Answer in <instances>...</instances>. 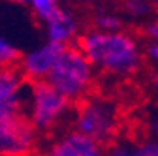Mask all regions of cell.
I'll return each instance as SVG.
<instances>
[{
    "label": "cell",
    "instance_id": "e0dca14e",
    "mask_svg": "<svg viewBox=\"0 0 158 156\" xmlns=\"http://www.w3.org/2000/svg\"><path fill=\"white\" fill-rule=\"evenodd\" d=\"M11 2H19V4H32V6H36L38 2H40V0H11Z\"/></svg>",
    "mask_w": 158,
    "mask_h": 156
},
{
    "label": "cell",
    "instance_id": "8fae6325",
    "mask_svg": "<svg viewBox=\"0 0 158 156\" xmlns=\"http://www.w3.org/2000/svg\"><path fill=\"white\" fill-rule=\"evenodd\" d=\"M106 156H139V147H135L132 143H117L109 147Z\"/></svg>",
    "mask_w": 158,
    "mask_h": 156
},
{
    "label": "cell",
    "instance_id": "9c48e42d",
    "mask_svg": "<svg viewBox=\"0 0 158 156\" xmlns=\"http://www.w3.org/2000/svg\"><path fill=\"white\" fill-rule=\"evenodd\" d=\"M75 19L64 11V10H58L56 15L51 19V21H47V34H49V42H56V43H64L68 40H72V38L75 36Z\"/></svg>",
    "mask_w": 158,
    "mask_h": 156
},
{
    "label": "cell",
    "instance_id": "7a4b0ae2",
    "mask_svg": "<svg viewBox=\"0 0 158 156\" xmlns=\"http://www.w3.org/2000/svg\"><path fill=\"white\" fill-rule=\"evenodd\" d=\"M47 81L68 100H79L92 83V64L77 47H66L58 56Z\"/></svg>",
    "mask_w": 158,
    "mask_h": 156
},
{
    "label": "cell",
    "instance_id": "4fadbf2b",
    "mask_svg": "<svg viewBox=\"0 0 158 156\" xmlns=\"http://www.w3.org/2000/svg\"><path fill=\"white\" fill-rule=\"evenodd\" d=\"M126 6H128V11L134 13V15H145V13L151 11L149 0H128Z\"/></svg>",
    "mask_w": 158,
    "mask_h": 156
},
{
    "label": "cell",
    "instance_id": "ba28073f",
    "mask_svg": "<svg viewBox=\"0 0 158 156\" xmlns=\"http://www.w3.org/2000/svg\"><path fill=\"white\" fill-rule=\"evenodd\" d=\"M45 156H106L102 145L81 132H70L51 145Z\"/></svg>",
    "mask_w": 158,
    "mask_h": 156
},
{
    "label": "cell",
    "instance_id": "3957f363",
    "mask_svg": "<svg viewBox=\"0 0 158 156\" xmlns=\"http://www.w3.org/2000/svg\"><path fill=\"white\" fill-rule=\"evenodd\" d=\"M77 132L96 143H109L117 133V109L104 100L83 102L77 109Z\"/></svg>",
    "mask_w": 158,
    "mask_h": 156
},
{
    "label": "cell",
    "instance_id": "6da1fadb",
    "mask_svg": "<svg viewBox=\"0 0 158 156\" xmlns=\"http://www.w3.org/2000/svg\"><path fill=\"white\" fill-rule=\"evenodd\" d=\"M79 49L90 64L115 75H132L141 62L137 42L124 32H89L79 40Z\"/></svg>",
    "mask_w": 158,
    "mask_h": 156
},
{
    "label": "cell",
    "instance_id": "277c9868",
    "mask_svg": "<svg viewBox=\"0 0 158 156\" xmlns=\"http://www.w3.org/2000/svg\"><path fill=\"white\" fill-rule=\"evenodd\" d=\"M32 115L30 119L38 130H49L64 117L70 107V102L64 94L58 92L49 81H32Z\"/></svg>",
    "mask_w": 158,
    "mask_h": 156
},
{
    "label": "cell",
    "instance_id": "2e32d148",
    "mask_svg": "<svg viewBox=\"0 0 158 156\" xmlns=\"http://www.w3.org/2000/svg\"><path fill=\"white\" fill-rule=\"evenodd\" d=\"M149 55L152 56V60H156V62H158V43L149 45Z\"/></svg>",
    "mask_w": 158,
    "mask_h": 156
},
{
    "label": "cell",
    "instance_id": "8992f818",
    "mask_svg": "<svg viewBox=\"0 0 158 156\" xmlns=\"http://www.w3.org/2000/svg\"><path fill=\"white\" fill-rule=\"evenodd\" d=\"M66 45L56 43V42H47L45 45L38 47L36 51L28 53L21 60V72L28 81H40L42 77H47L49 72L53 70L58 56L64 53Z\"/></svg>",
    "mask_w": 158,
    "mask_h": 156
},
{
    "label": "cell",
    "instance_id": "9a60e30c",
    "mask_svg": "<svg viewBox=\"0 0 158 156\" xmlns=\"http://www.w3.org/2000/svg\"><path fill=\"white\" fill-rule=\"evenodd\" d=\"M147 34L152 38V40L158 42V21H156V23H151V25L147 27Z\"/></svg>",
    "mask_w": 158,
    "mask_h": 156
},
{
    "label": "cell",
    "instance_id": "52a82bcc",
    "mask_svg": "<svg viewBox=\"0 0 158 156\" xmlns=\"http://www.w3.org/2000/svg\"><path fill=\"white\" fill-rule=\"evenodd\" d=\"M27 77L13 66H4L0 73V117L21 113V88Z\"/></svg>",
    "mask_w": 158,
    "mask_h": 156
},
{
    "label": "cell",
    "instance_id": "5b68a950",
    "mask_svg": "<svg viewBox=\"0 0 158 156\" xmlns=\"http://www.w3.org/2000/svg\"><path fill=\"white\" fill-rule=\"evenodd\" d=\"M36 124L23 113L0 117L2 156H30L36 145Z\"/></svg>",
    "mask_w": 158,
    "mask_h": 156
},
{
    "label": "cell",
    "instance_id": "7c38bea8",
    "mask_svg": "<svg viewBox=\"0 0 158 156\" xmlns=\"http://www.w3.org/2000/svg\"><path fill=\"white\" fill-rule=\"evenodd\" d=\"M96 27L102 32H115V30L121 28V21L113 15H100L96 19Z\"/></svg>",
    "mask_w": 158,
    "mask_h": 156
},
{
    "label": "cell",
    "instance_id": "ac0fdd59",
    "mask_svg": "<svg viewBox=\"0 0 158 156\" xmlns=\"http://www.w3.org/2000/svg\"><path fill=\"white\" fill-rule=\"evenodd\" d=\"M152 132L158 135V115H156V119H154V122H152Z\"/></svg>",
    "mask_w": 158,
    "mask_h": 156
},
{
    "label": "cell",
    "instance_id": "5bb4252c",
    "mask_svg": "<svg viewBox=\"0 0 158 156\" xmlns=\"http://www.w3.org/2000/svg\"><path fill=\"white\" fill-rule=\"evenodd\" d=\"M139 156H158V139L139 145Z\"/></svg>",
    "mask_w": 158,
    "mask_h": 156
},
{
    "label": "cell",
    "instance_id": "30bf717a",
    "mask_svg": "<svg viewBox=\"0 0 158 156\" xmlns=\"http://www.w3.org/2000/svg\"><path fill=\"white\" fill-rule=\"evenodd\" d=\"M19 58L23 60L21 51H19L15 45H11V43L6 42V40L0 42V60H2L4 66H13V62H17Z\"/></svg>",
    "mask_w": 158,
    "mask_h": 156
}]
</instances>
